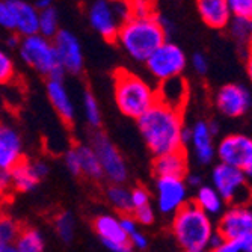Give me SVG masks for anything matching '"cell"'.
I'll return each mask as SVG.
<instances>
[{
  "label": "cell",
  "instance_id": "cell-1",
  "mask_svg": "<svg viewBox=\"0 0 252 252\" xmlns=\"http://www.w3.org/2000/svg\"><path fill=\"white\" fill-rule=\"evenodd\" d=\"M136 124L154 157L183 150L181 131L185 123L181 112L156 101L141 118L136 120Z\"/></svg>",
  "mask_w": 252,
  "mask_h": 252
},
{
  "label": "cell",
  "instance_id": "cell-2",
  "mask_svg": "<svg viewBox=\"0 0 252 252\" xmlns=\"http://www.w3.org/2000/svg\"><path fill=\"white\" fill-rule=\"evenodd\" d=\"M166 32L160 25L158 12L136 18L128 17L121 23L115 42L136 62L145 63L147 59L166 41Z\"/></svg>",
  "mask_w": 252,
  "mask_h": 252
},
{
  "label": "cell",
  "instance_id": "cell-3",
  "mask_svg": "<svg viewBox=\"0 0 252 252\" xmlns=\"http://www.w3.org/2000/svg\"><path fill=\"white\" fill-rule=\"evenodd\" d=\"M113 98L124 117L137 120L157 101V93L144 77L118 68L113 73Z\"/></svg>",
  "mask_w": 252,
  "mask_h": 252
},
{
  "label": "cell",
  "instance_id": "cell-4",
  "mask_svg": "<svg viewBox=\"0 0 252 252\" xmlns=\"http://www.w3.org/2000/svg\"><path fill=\"white\" fill-rule=\"evenodd\" d=\"M171 231L183 251L192 252L196 249H207L215 228L212 218L189 201L172 216Z\"/></svg>",
  "mask_w": 252,
  "mask_h": 252
},
{
  "label": "cell",
  "instance_id": "cell-5",
  "mask_svg": "<svg viewBox=\"0 0 252 252\" xmlns=\"http://www.w3.org/2000/svg\"><path fill=\"white\" fill-rule=\"evenodd\" d=\"M18 55L26 65L47 80H63L65 71L59 63L52 39L41 35L25 36L20 39Z\"/></svg>",
  "mask_w": 252,
  "mask_h": 252
},
{
  "label": "cell",
  "instance_id": "cell-6",
  "mask_svg": "<svg viewBox=\"0 0 252 252\" xmlns=\"http://www.w3.org/2000/svg\"><path fill=\"white\" fill-rule=\"evenodd\" d=\"M212 188L231 207H248L252 202V186L248 175L236 168L218 163L212 171Z\"/></svg>",
  "mask_w": 252,
  "mask_h": 252
},
{
  "label": "cell",
  "instance_id": "cell-7",
  "mask_svg": "<svg viewBox=\"0 0 252 252\" xmlns=\"http://www.w3.org/2000/svg\"><path fill=\"white\" fill-rule=\"evenodd\" d=\"M89 145L98 157L104 178L109 180L110 185H124L128 178V168L121 151L110 137L104 131L95 130L91 136Z\"/></svg>",
  "mask_w": 252,
  "mask_h": 252
},
{
  "label": "cell",
  "instance_id": "cell-8",
  "mask_svg": "<svg viewBox=\"0 0 252 252\" xmlns=\"http://www.w3.org/2000/svg\"><path fill=\"white\" fill-rule=\"evenodd\" d=\"M145 66L148 73L158 82L163 83L171 79L181 77L188 66L186 53L180 45L171 41H165L160 47L147 59Z\"/></svg>",
  "mask_w": 252,
  "mask_h": 252
},
{
  "label": "cell",
  "instance_id": "cell-9",
  "mask_svg": "<svg viewBox=\"0 0 252 252\" xmlns=\"http://www.w3.org/2000/svg\"><path fill=\"white\" fill-rule=\"evenodd\" d=\"M188 185L185 178L175 177H157L156 178V202L158 212L169 216L175 215L188 201Z\"/></svg>",
  "mask_w": 252,
  "mask_h": 252
},
{
  "label": "cell",
  "instance_id": "cell-10",
  "mask_svg": "<svg viewBox=\"0 0 252 252\" xmlns=\"http://www.w3.org/2000/svg\"><path fill=\"white\" fill-rule=\"evenodd\" d=\"M216 156L219 163L246 172L252 166V137L246 134H228L220 139Z\"/></svg>",
  "mask_w": 252,
  "mask_h": 252
},
{
  "label": "cell",
  "instance_id": "cell-11",
  "mask_svg": "<svg viewBox=\"0 0 252 252\" xmlns=\"http://www.w3.org/2000/svg\"><path fill=\"white\" fill-rule=\"evenodd\" d=\"M88 21L104 41L115 42L118 31L121 28L123 20L120 18L113 2L107 0H95L86 9Z\"/></svg>",
  "mask_w": 252,
  "mask_h": 252
},
{
  "label": "cell",
  "instance_id": "cell-12",
  "mask_svg": "<svg viewBox=\"0 0 252 252\" xmlns=\"http://www.w3.org/2000/svg\"><path fill=\"white\" fill-rule=\"evenodd\" d=\"M61 66L65 74L79 76L83 73L85 56L79 38L68 29H61L58 35L52 39Z\"/></svg>",
  "mask_w": 252,
  "mask_h": 252
},
{
  "label": "cell",
  "instance_id": "cell-13",
  "mask_svg": "<svg viewBox=\"0 0 252 252\" xmlns=\"http://www.w3.org/2000/svg\"><path fill=\"white\" fill-rule=\"evenodd\" d=\"M215 106L228 118H239L252 107L251 91L239 83H228L215 94Z\"/></svg>",
  "mask_w": 252,
  "mask_h": 252
},
{
  "label": "cell",
  "instance_id": "cell-14",
  "mask_svg": "<svg viewBox=\"0 0 252 252\" xmlns=\"http://www.w3.org/2000/svg\"><path fill=\"white\" fill-rule=\"evenodd\" d=\"M93 228L101 243L110 252H131L127 234L123 231L120 218L110 213H101L94 218Z\"/></svg>",
  "mask_w": 252,
  "mask_h": 252
},
{
  "label": "cell",
  "instance_id": "cell-15",
  "mask_svg": "<svg viewBox=\"0 0 252 252\" xmlns=\"http://www.w3.org/2000/svg\"><path fill=\"white\" fill-rule=\"evenodd\" d=\"M47 174L49 165L44 160H31L23 157L9 171L12 190H17L20 193L32 192L39 185V181L44 177H47Z\"/></svg>",
  "mask_w": 252,
  "mask_h": 252
},
{
  "label": "cell",
  "instance_id": "cell-16",
  "mask_svg": "<svg viewBox=\"0 0 252 252\" xmlns=\"http://www.w3.org/2000/svg\"><path fill=\"white\" fill-rule=\"evenodd\" d=\"M216 231L226 242H240L252 234V210L249 207H230L222 213Z\"/></svg>",
  "mask_w": 252,
  "mask_h": 252
},
{
  "label": "cell",
  "instance_id": "cell-17",
  "mask_svg": "<svg viewBox=\"0 0 252 252\" xmlns=\"http://www.w3.org/2000/svg\"><path fill=\"white\" fill-rule=\"evenodd\" d=\"M45 93H47V98L62 123L66 127H73L76 123V107L63 80H47L45 82Z\"/></svg>",
  "mask_w": 252,
  "mask_h": 252
},
{
  "label": "cell",
  "instance_id": "cell-18",
  "mask_svg": "<svg viewBox=\"0 0 252 252\" xmlns=\"http://www.w3.org/2000/svg\"><path fill=\"white\" fill-rule=\"evenodd\" d=\"M23 157L25 154L20 133L15 127L0 123V169L11 171Z\"/></svg>",
  "mask_w": 252,
  "mask_h": 252
},
{
  "label": "cell",
  "instance_id": "cell-19",
  "mask_svg": "<svg viewBox=\"0 0 252 252\" xmlns=\"http://www.w3.org/2000/svg\"><path fill=\"white\" fill-rule=\"evenodd\" d=\"M12 15H14V33L18 36H32L38 33L39 11L33 3L25 0H8Z\"/></svg>",
  "mask_w": 252,
  "mask_h": 252
},
{
  "label": "cell",
  "instance_id": "cell-20",
  "mask_svg": "<svg viewBox=\"0 0 252 252\" xmlns=\"http://www.w3.org/2000/svg\"><path fill=\"white\" fill-rule=\"evenodd\" d=\"M190 145L195 154V158L199 165H210L216 157V148L213 144L215 137L212 136L207 121H196L190 127Z\"/></svg>",
  "mask_w": 252,
  "mask_h": 252
},
{
  "label": "cell",
  "instance_id": "cell-21",
  "mask_svg": "<svg viewBox=\"0 0 252 252\" xmlns=\"http://www.w3.org/2000/svg\"><path fill=\"white\" fill-rule=\"evenodd\" d=\"M189 171L188 154L183 150L172 151L163 156H157L153 160V172L157 177H175L185 178Z\"/></svg>",
  "mask_w": 252,
  "mask_h": 252
},
{
  "label": "cell",
  "instance_id": "cell-22",
  "mask_svg": "<svg viewBox=\"0 0 252 252\" xmlns=\"http://www.w3.org/2000/svg\"><path fill=\"white\" fill-rule=\"evenodd\" d=\"M196 9L204 25L218 31L228 28L233 18L228 8V0H199Z\"/></svg>",
  "mask_w": 252,
  "mask_h": 252
},
{
  "label": "cell",
  "instance_id": "cell-23",
  "mask_svg": "<svg viewBox=\"0 0 252 252\" xmlns=\"http://www.w3.org/2000/svg\"><path fill=\"white\" fill-rule=\"evenodd\" d=\"M156 93H157V101L183 113V109H185V104L189 95L188 83L185 79L177 77V79H171L168 82L160 83V86L156 89Z\"/></svg>",
  "mask_w": 252,
  "mask_h": 252
},
{
  "label": "cell",
  "instance_id": "cell-24",
  "mask_svg": "<svg viewBox=\"0 0 252 252\" xmlns=\"http://www.w3.org/2000/svg\"><path fill=\"white\" fill-rule=\"evenodd\" d=\"M77 154H79V162H80V175L86 177L89 181L98 183L104 178L98 157L95 151L93 150L89 144H77L76 145Z\"/></svg>",
  "mask_w": 252,
  "mask_h": 252
},
{
  "label": "cell",
  "instance_id": "cell-25",
  "mask_svg": "<svg viewBox=\"0 0 252 252\" xmlns=\"http://www.w3.org/2000/svg\"><path fill=\"white\" fill-rule=\"evenodd\" d=\"M192 202L207 216L219 215L223 210V201H222V198L209 185H202L201 188L196 189V193H195V198H193Z\"/></svg>",
  "mask_w": 252,
  "mask_h": 252
},
{
  "label": "cell",
  "instance_id": "cell-26",
  "mask_svg": "<svg viewBox=\"0 0 252 252\" xmlns=\"http://www.w3.org/2000/svg\"><path fill=\"white\" fill-rule=\"evenodd\" d=\"M14 246L20 252H44L45 239L38 228L26 226V228H21L20 230Z\"/></svg>",
  "mask_w": 252,
  "mask_h": 252
},
{
  "label": "cell",
  "instance_id": "cell-27",
  "mask_svg": "<svg viewBox=\"0 0 252 252\" xmlns=\"http://www.w3.org/2000/svg\"><path fill=\"white\" fill-rule=\"evenodd\" d=\"M104 196L107 202L118 213L131 215V201H130V189L126 185H109L104 190Z\"/></svg>",
  "mask_w": 252,
  "mask_h": 252
},
{
  "label": "cell",
  "instance_id": "cell-28",
  "mask_svg": "<svg viewBox=\"0 0 252 252\" xmlns=\"http://www.w3.org/2000/svg\"><path fill=\"white\" fill-rule=\"evenodd\" d=\"M82 107H83V115L91 128L100 130L103 124V115H101V107L98 104L97 97L93 94V91L85 89L82 94Z\"/></svg>",
  "mask_w": 252,
  "mask_h": 252
},
{
  "label": "cell",
  "instance_id": "cell-29",
  "mask_svg": "<svg viewBox=\"0 0 252 252\" xmlns=\"http://www.w3.org/2000/svg\"><path fill=\"white\" fill-rule=\"evenodd\" d=\"M53 226L58 237L63 243H71L76 234V218L71 212H59L53 219Z\"/></svg>",
  "mask_w": 252,
  "mask_h": 252
},
{
  "label": "cell",
  "instance_id": "cell-30",
  "mask_svg": "<svg viewBox=\"0 0 252 252\" xmlns=\"http://www.w3.org/2000/svg\"><path fill=\"white\" fill-rule=\"evenodd\" d=\"M59 31H61V25H59L58 9L55 6H52L49 9L41 11L39 21H38V35L47 38V39H53Z\"/></svg>",
  "mask_w": 252,
  "mask_h": 252
},
{
  "label": "cell",
  "instance_id": "cell-31",
  "mask_svg": "<svg viewBox=\"0 0 252 252\" xmlns=\"http://www.w3.org/2000/svg\"><path fill=\"white\" fill-rule=\"evenodd\" d=\"M231 38L239 44V45H246L248 50L252 47V21L240 20V18H231L230 25Z\"/></svg>",
  "mask_w": 252,
  "mask_h": 252
},
{
  "label": "cell",
  "instance_id": "cell-32",
  "mask_svg": "<svg viewBox=\"0 0 252 252\" xmlns=\"http://www.w3.org/2000/svg\"><path fill=\"white\" fill-rule=\"evenodd\" d=\"M20 230L21 226L14 218L5 213H0V248L14 245Z\"/></svg>",
  "mask_w": 252,
  "mask_h": 252
},
{
  "label": "cell",
  "instance_id": "cell-33",
  "mask_svg": "<svg viewBox=\"0 0 252 252\" xmlns=\"http://www.w3.org/2000/svg\"><path fill=\"white\" fill-rule=\"evenodd\" d=\"M14 79H15V62L3 47H0V86L11 83Z\"/></svg>",
  "mask_w": 252,
  "mask_h": 252
},
{
  "label": "cell",
  "instance_id": "cell-34",
  "mask_svg": "<svg viewBox=\"0 0 252 252\" xmlns=\"http://www.w3.org/2000/svg\"><path fill=\"white\" fill-rule=\"evenodd\" d=\"M228 8L233 18L252 21V0H228Z\"/></svg>",
  "mask_w": 252,
  "mask_h": 252
},
{
  "label": "cell",
  "instance_id": "cell-35",
  "mask_svg": "<svg viewBox=\"0 0 252 252\" xmlns=\"http://www.w3.org/2000/svg\"><path fill=\"white\" fill-rule=\"evenodd\" d=\"M128 3V17H136V18H144L156 14V5L147 0H134V2H127Z\"/></svg>",
  "mask_w": 252,
  "mask_h": 252
},
{
  "label": "cell",
  "instance_id": "cell-36",
  "mask_svg": "<svg viewBox=\"0 0 252 252\" xmlns=\"http://www.w3.org/2000/svg\"><path fill=\"white\" fill-rule=\"evenodd\" d=\"M130 201H131V210H137L151 204V195L145 188L136 186L130 189Z\"/></svg>",
  "mask_w": 252,
  "mask_h": 252
},
{
  "label": "cell",
  "instance_id": "cell-37",
  "mask_svg": "<svg viewBox=\"0 0 252 252\" xmlns=\"http://www.w3.org/2000/svg\"><path fill=\"white\" fill-rule=\"evenodd\" d=\"M63 163H65V168L68 169L71 175L74 177H82L80 175V162H79V154H77V150H76V145L68 148L63 154Z\"/></svg>",
  "mask_w": 252,
  "mask_h": 252
},
{
  "label": "cell",
  "instance_id": "cell-38",
  "mask_svg": "<svg viewBox=\"0 0 252 252\" xmlns=\"http://www.w3.org/2000/svg\"><path fill=\"white\" fill-rule=\"evenodd\" d=\"M131 216L134 218L136 223L137 225H144V226H150L151 223H154L156 220V210L154 207L150 204V205H145V207H141L137 210H133L131 212Z\"/></svg>",
  "mask_w": 252,
  "mask_h": 252
},
{
  "label": "cell",
  "instance_id": "cell-39",
  "mask_svg": "<svg viewBox=\"0 0 252 252\" xmlns=\"http://www.w3.org/2000/svg\"><path fill=\"white\" fill-rule=\"evenodd\" d=\"M0 28L14 33V15L8 0H0Z\"/></svg>",
  "mask_w": 252,
  "mask_h": 252
},
{
  "label": "cell",
  "instance_id": "cell-40",
  "mask_svg": "<svg viewBox=\"0 0 252 252\" xmlns=\"http://www.w3.org/2000/svg\"><path fill=\"white\" fill-rule=\"evenodd\" d=\"M190 63H192V66H193V70H195V73L196 74H199V76H205L209 73V59H207V56L205 55H202V53H193V56L190 58Z\"/></svg>",
  "mask_w": 252,
  "mask_h": 252
},
{
  "label": "cell",
  "instance_id": "cell-41",
  "mask_svg": "<svg viewBox=\"0 0 252 252\" xmlns=\"http://www.w3.org/2000/svg\"><path fill=\"white\" fill-rule=\"evenodd\" d=\"M128 243H130L131 249H136V251H144V249H147L148 245H150L148 237H147L142 231H139V230H137L134 234H131V236L128 237Z\"/></svg>",
  "mask_w": 252,
  "mask_h": 252
},
{
  "label": "cell",
  "instance_id": "cell-42",
  "mask_svg": "<svg viewBox=\"0 0 252 252\" xmlns=\"http://www.w3.org/2000/svg\"><path fill=\"white\" fill-rule=\"evenodd\" d=\"M120 223H121V228H123V231L127 234V237H130L131 234H134L137 230H139V225L136 223L134 218L131 215H124L120 218Z\"/></svg>",
  "mask_w": 252,
  "mask_h": 252
},
{
  "label": "cell",
  "instance_id": "cell-43",
  "mask_svg": "<svg viewBox=\"0 0 252 252\" xmlns=\"http://www.w3.org/2000/svg\"><path fill=\"white\" fill-rule=\"evenodd\" d=\"M12 190V185H11V175L9 171H3L0 169V198L8 195Z\"/></svg>",
  "mask_w": 252,
  "mask_h": 252
},
{
  "label": "cell",
  "instance_id": "cell-44",
  "mask_svg": "<svg viewBox=\"0 0 252 252\" xmlns=\"http://www.w3.org/2000/svg\"><path fill=\"white\" fill-rule=\"evenodd\" d=\"M209 252H240V246L237 242H223L219 248L209 251Z\"/></svg>",
  "mask_w": 252,
  "mask_h": 252
},
{
  "label": "cell",
  "instance_id": "cell-45",
  "mask_svg": "<svg viewBox=\"0 0 252 252\" xmlns=\"http://www.w3.org/2000/svg\"><path fill=\"white\" fill-rule=\"evenodd\" d=\"M185 181H186V185H188V188H201L202 186V178L198 175V174H188L186 177H185Z\"/></svg>",
  "mask_w": 252,
  "mask_h": 252
},
{
  "label": "cell",
  "instance_id": "cell-46",
  "mask_svg": "<svg viewBox=\"0 0 252 252\" xmlns=\"http://www.w3.org/2000/svg\"><path fill=\"white\" fill-rule=\"evenodd\" d=\"M225 240L222 239V236L215 230V233H213V236L210 237V242H209V246H207V249L209 251H213V249H216V248H219L222 243H223Z\"/></svg>",
  "mask_w": 252,
  "mask_h": 252
},
{
  "label": "cell",
  "instance_id": "cell-47",
  "mask_svg": "<svg viewBox=\"0 0 252 252\" xmlns=\"http://www.w3.org/2000/svg\"><path fill=\"white\" fill-rule=\"evenodd\" d=\"M237 243L240 246V252H252V234H249Z\"/></svg>",
  "mask_w": 252,
  "mask_h": 252
},
{
  "label": "cell",
  "instance_id": "cell-48",
  "mask_svg": "<svg viewBox=\"0 0 252 252\" xmlns=\"http://www.w3.org/2000/svg\"><path fill=\"white\" fill-rule=\"evenodd\" d=\"M20 39H21V36H18L17 33H9L6 36V45L9 49H18Z\"/></svg>",
  "mask_w": 252,
  "mask_h": 252
},
{
  "label": "cell",
  "instance_id": "cell-49",
  "mask_svg": "<svg viewBox=\"0 0 252 252\" xmlns=\"http://www.w3.org/2000/svg\"><path fill=\"white\" fill-rule=\"evenodd\" d=\"M190 136H192L190 127H186L185 126V127H183V131H181V145H183V148L190 144Z\"/></svg>",
  "mask_w": 252,
  "mask_h": 252
},
{
  "label": "cell",
  "instance_id": "cell-50",
  "mask_svg": "<svg viewBox=\"0 0 252 252\" xmlns=\"http://www.w3.org/2000/svg\"><path fill=\"white\" fill-rule=\"evenodd\" d=\"M246 74L249 77V82L252 83V47L246 53Z\"/></svg>",
  "mask_w": 252,
  "mask_h": 252
},
{
  "label": "cell",
  "instance_id": "cell-51",
  "mask_svg": "<svg viewBox=\"0 0 252 252\" xmlns=\"http://www.w3.org/2000/svg\"><path fill=\"white\" fill-rule=\"evenodd\" d=\"M33 6L41 12V11H44V9L52 8V6H53V3L50 2V0H36V2L33 3Z\"/></svg>",
  "mask_w": 252,
  "mask_h": 252
},
{
  "label": "cell",
  "instance_id": "cell-52",
  "mask_svg": "<svg viewBox=\"0 0 252 252\" xmlns=\"http://www.w3.org/2000/svg\"><path fill=\"white\" fill-rule=\"evenodd\" d=\"M207 126H209V130H210V133H212V136L215 137L218 133H219V124H218V121H215V120H210V121H207Z\"/></svg>",
  "mask_w": 252,
  "mask_h": 252
},
{
  "label": "cell",
  "instance_id": "cell-53",
  "mask_svg": "<svg viewBox=\"0 0 252 252\" xmlns=\"http://www.w3.org/2000/svg\"><path fill=\"white\" fill-rule=\"evenodd\" d=\"M0 252H20L14 245L11 246H5V248H0Z\"/></svg>",
  "mask_w": 252,
  "mask_h": 252
},
{
  "label": "cell",
  "instance_id": "cell-54",
  "mask_svg": "<svg viewBox=\"0 0 252 252\" xmlns=\"http://www.w3.org/2000/svg\"><path fill=\"white\" fill-rule=\"evenodd\" d=\"M245 174L248 175V178H251V180H252V166H251V168H249V169H248Z\"/></svg>",
  "mask_w": 252,
  "mask_h": 252
},
{
  "label": "cell",
  "instance_id": "cell-55",
  "mask_svg": "<svg viewBox=\"0 0 252 252\" xmlns=\"http://www.w3.org/2000/svg\"><path fill=\"white\" fill-rule=\"evenodd\" d=\"M192 252H209V249H196V251H192Z\"/></svg>",
  "mask_w": 252,
  "mask_h": 252
}]
</instances>
